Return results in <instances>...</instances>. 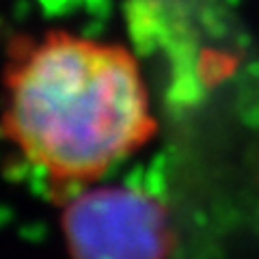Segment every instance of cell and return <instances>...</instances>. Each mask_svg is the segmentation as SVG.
Here are the masks:
<instances>
[{
	"label": "cell",
	"mask_w": 259,
	"mask_h": 259,
	"mask_svg": "<svg viewBox=\"0 0 259 259\" xmlns=\"http://www.w3.org/2000/svg\"><path fill=\"white\" fill-rule=\"evenodd\" d=\"M61 231L69 259H168L175 244L156 192L104 180L65 194Z\"/></svg>",
	"instance_id": "obj_2"
},
{
	"label": "cell",
	"mask_w": 259,
	"mask_h": 259,
	"mask_svg": "<svg viewBox=\"0 0 259 259\" xmlns=\"http://www.w3.org/2000/svg\"><path fill=\"white\" fill-rule=\"evenodd\" d=\"M156 125L149 84L125 46L52 28L9 52L0 134L63 194L102 182Z\"/></svg>",
	"instance_id": "obj_1"
}]
</instances>
